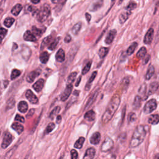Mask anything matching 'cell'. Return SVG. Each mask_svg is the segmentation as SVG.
I'll return each instance as SVG.
<instances>
[{
	"label": "cell",
	"mask_w": 159,
	"mask_h": 159,
	"mask_svg": "<svg viewBox=\"0 0 159 159\" xmlns=\"http://www.w3.org/2000/svg\"><path fill=\"white\" fill-rule=\"evenodd\" d=\"M108 52H109V48L107 47L100 48L98 52V55L100 58H104L107 55Z\"/></svg>",
	"instance_id": "cell-31"
},
{
	"label": "cell",
	"mask_w": 159,
	"mask_h": 159,
	"mask_svg": "<svg viewBox=\"0 0 159 159\" xmlns=\"http://www.w3.org/2000/svg\"><path fill=\"white\" fill-rule=\"evenodd\" d=\"M21 72L20 71H19V70L17 69H14L12 71V73H11V79L12 80H14V79H16V78H17L19 76H20Z\"/></svg>",
	"instance_id": "cell-44"
},
{
	"label": "cell",
	"mask_w": 159,
	"mask_h": 159,
	"mask_svg": "<svg viewBox=\"0 0 159 159\" xmlns=\"http://www.w3.org/2000/svg\"><path fill=\"white\" fill-rule=\"evenodd\" d=\"M98 92H99V90H98V89L96 90V91L92 94V95L89 97V99L88 100V101H87V102H86V106H85V107H84V109H88V108L93 104V103L94 102L95 99H96V98H97V96H98Z\"/></svg>",
	"instance_id": "cell-14"
},
{
	"label": "cell",
	"mask_w": 159,
	"mask_h": 159,
	"mask_svg": "<svg viewBox=\"0 0 159 159\" xmlns=\"http://www.w3.org/2000/svg\"><path fill=\"white\" fill-rule=\"evenodd\" d=\"M61 120V116H60V115H58V116L57 117L56 122H57V124H59V123H60Z\"/></svg>",
	"instance_id": "cell-59"
},
{
	"label": "cell",
	"mask_w": 159,
	"mask_h": 159,
	"mask_svg": "<svg viewBox=\"0 0 159 159\" xmlns=\"http://www.w3.org/2000/svg\"><path fill=\"white\" fill-rule=\"evenodd\" d=\"M81 76H80V77L78 78L77 81H76V83H75V86H78L79 85V83H80V81H81Z\"/></svg>",
	"instance_id": "cell-60"
},
{
	"label": "cell",
	"mask_w": 159,
	"mask_h": 159,
	"mask_svg": "<svg viewBox=\"0 0 159 159\" xmlns=\"http://www.w3.org/2000/svg\"><path fill=\"white\" fill-rule=\"evenodd\" d=\"M84 118L88 121H93L96 118V114L93 110L88 111L85 113Z\"/></svg>",
	"instance_id": "cell-21"
},
{
	"label": "cell",
	"mask_w": 159,
	"mask_h": 159,
	"mask_svg": "<svg viewBox=\"0 0 159 159\" xmlns=\"http://www.w3.org/2000/svg\"><path fill=\"white\" fill-rule=\"evenodd\" d=\"M52 40H53V38H52V35H48L47 37H46L45 38L43 39L42 42V44H41V50H43L44 48L45 47H46L47 45H49L51 42H52Z\"/></svg>",
	"instance_id": "cell-27"
},
{
	"label": "cell",
	"mask_w": 159,
	"mask_h": 159,
	"mask_svg": "<svg viewBox=\"0 0 159 159\" xmlns=\"http://www.w3.org/2000/svg\"><path fill=\"white\" fill-rule=\"evenodd\" d=\"M120 103V97L119 94H115L111 98L106 109L102 116V122L107 123L112 117L114 113L118 109Z\"/></svg>",
	"instance_id": "cell-1"
},
{
	"label": "cell",
	"mask_w": 159,
	"mask_h": 159,
	"mask_svg": "<svg viewBox=\"0 0 159 159\" xmlns=\"http://www.w3.org/2000/svg\"><path fill=\"white\" fill-rule=\"evenodd\" d=\"M146 89H147V86L145 84H143L140 88L139 89V93L141 94L142 96H144L146 93Z\"/></svg>",
	"instance_id": "cell-49"
},
{
	"label": "cell",
	"mask_w": 159,
	"mask_h": 159,
	"mask_svg": "<svg viewBox=\"0 0 159 159\" xmlns=\"http://www.w3.org/2000/svg\"><path fill=\"white\" fill-rule=\"evenodd\" d=\"M22 9V6L20 4H17L12 7L11 10V13L14 16H17L21 11Z\"/></svg>",
	"instance_id": "cell-28"
},
{
	"label": "cell",
	"mask_w": 159,
	"mask_h": 159,
	"mask_svg": "<svg viewBox=\"0 0 159 159\" xmlns=\"http://www.w3.org/2000/svg\"><path fill=\"white\" fill-rule=\"evenodd\" d=\"M77 73L76 72H72L70 73V75L68 76L67 79V83L68 84H71L75 80L76 76Z\"/></svg>",
	"instance_id": "cell-42"
},
{
	"label": "cell",
	"mask_w": 159,
	"mask_h": 159,
	"mask_svg": "<svg viewBox=\"0 0 159 159\" xmlns=\"http://www.w3.org/2000/svg\"><path fill=\"white\" fill-rule=\"evenodd\" d=\"M62 158H63V157H61V158H60V159H62Z\"/></svg>",
	"instance_id": "cell-63"
},
{
	"label": "cell",
	"mask_w": 159,
	"mask_h": 159,
	"mask_svg": "<svg viewBox=\"0 0 159 159\" xmlns=\"http://www.w3.org/2000/svg\"><path fill=\"white\" fill-rule=\"evenodd\" d=\"M131 14V11L129 10H127L125 9L124 11H122L119 17V22L122 24H124L129 17L130 15Z\"/></svg>",
	"instance_id": "cell-12"
},
{
	"label": "cell",
	"mask_w": 159,
	"mask_h": 159,
	"mask_svg": "<svg viewBox=\"0 0 159 159\" xmlns=\"http://www.w3.org/2000/svg\"><path fill=\"white\" fill-rule=\"evenodd\" d=\"M59 39H60L59 37H58V38L54 39V40L51 42V43L48 46V48L49 50H53L57 47V44H58V42H59Z\"/></svg>",
	"instance_id": "cell-40"
},
{
	"label": "cell",
	"mask_w": 159,
	"mask_h": 159,
	"mask_svg": "<svg viewBox=\"0 0 159 159\" xmlns=\"http://www.w3.org/2000/svg\"><path fill=\"white\" fill-rule=\"evenodd\" d=\"M137 7V3L134 1H130L129 3L127 4V6L125 7V9L129 10L131 11V10L134 9Z\"/></svg>",
	"instance_id": "cell-46"
},
{
	"label": "cell",
	"mask_w": 159,
	"mask_h": 159,
	"mask_svg": "<svg viewBox=\"0 0 159 159\" xmlns=\"http://www.w3.org/2000/svg\"><path fill=\"white\" fill-rule=\"evenodd\" d=\"M14 21H15V20L14 18L9 17H7L5 19V20L4 21V24L6 27H10L12 25V24L14 22Z\"/></svg>",
	"instance_id": "cell-38"
},
{
	"label": "cell",
	"mask_w": 159,
	"mask_h": 159,
	"mask_svg": "<svg viewBox=\"0 0 159 159\" xmlns=\"http://www.w3.org/2000/svg\"><path fill=\"white\" fill-rule=\"evenodd\" d=\"M159 86V83L157 81H153L150 83L149 86V89L148 92V96L150 94H152L156 92Z\"/></svg>",
	"instance_id": "cell-20"
},
{
	"label": "cell",
	"mask_w": 159,
	"mask_h": 159,
	"mask_svg": "<svg viewBox=\"0 0 159 159\" xmlns=\"http://www.w3.org/2000/svg\"><path fill=\"white\" fill-rule=\"evenodd\" d=\"M153 34H154V30L152 28H150L148 31L147 32L145 37H144V39H143V42L145 44L149 45L151 43L152 40H153Z\"/></svg>",
	"instance_id": "cell-11"
},
{
	"label": "cell",
	"mask_w": 159,
	"mask_h": 159,
	"mask_svg": "<svg viewBox=\"0 0 159 159\" xmlns=\"http://www.w3.org/2000/svg\"><path fill=\"white\" fill-rule=\"evenodd\" d=\"M11 127L12 129H14L18 134H20L23 130H24V127L22 125L17 123V122H14L12 125Z\"/></svg>",
	"instance_id": "cell-25"
},
{
	"label": "cell",
	"mask_w": 159,
	"mask_h": 159,
	"mask_svg": "<svg viewBox=\"0 0 159 159\" xmlns=\"http://www.w3.org/2000/svg\"><path fill=\"white\" fill-rule=\"evenodd\" d=\"M71 36L70 35H66V37H65V39H64V41L66 42V43H69L70 41H71Z\"/></svg>",
	"instance_id": "cell-55"
},
{
	"label": "cell",
	"mask_w": 159,
	"mask_h": 159,
	"mask_svg": "<svg viewBox=\"0 0 159 159\" xmlns=\"http://www.w3.org/2000/svg\"><path fill=\"white\" fill-rule=\"evenodd\" d=\"M23 38L25 40L29 42H35L37 40L36 37L30 30H27L25 32L23 35Z\"/></svg>",
	"instance_id": "cell-16"
},
{
	"label": "cell",
	"mask_w": 159,
	"mask_h": 159,
	"mask_svg": "<svg viewBox=\"0 0 159 159\" xmlns=\"http://www.w3.org/2000/svg\"><path fill=\"white\" fill-rule=\"evenodd\" d=\"M73 89V86L71 84H67L64 91L63 92V93L61 95L60 99L62 101H66L70 96V95Z\"/></svg>",
	"instance_id": "cell-9"
},
{
	"label": "cell",
	"mask_w": 159,
	"mask_h": 159,
	"mask_svg": "<svg viewBox=\"0 0 159 159\" xmlns=\"http://www.w3.org/2000/svg\"><path fill=\"white\" fill-rule=\"evenodd\" d=\"M137 47V43L135 42H133V43L129 47V48H127V51H126V54H127V55H132V54L134 52V51H135V50L136 49Z\"/></svg>",
	"instance_id": "cell-30"
},
{
	"label": "cell",
	"mask_w": 159,
	"mask_h": 159,
	"mask_svg": "<svg viewBox=\"0 0 159 159\" xmlns=\"http://www.w3.org/2000/svg\"><path fill=\"white\" fill-rule=\"evenodd\" d=\"M25 97L28 99V101L33 104H35L39 102V99L34 94V93L30 89H27L26 91Z\"/></svg>",
	"instance_id": "cell-10"
},
{
	"label": "cell",
	"mask_w": 159,
	"mask_h": 159,
	"mask_svg": "<svg viewBox=\"0 0 159 159\" xmlns=\"http://www.w3.org/2000/svg\"><path fill=\"white\" fill-rule=\"evenodd\" d=\"M55 58L56 60L58 62H63L65 61V52L62 48H60L56 55H55Z\"/></svg>",
	"instance_id": "cell-19"
},
{
	"label": "cell",
	"mask_w": 159,
	"mask_h": 159,
	"mask_svg": "<svg viewBox=\"0 0 159 159\" xmlns=\"http://www.w3.org/2000/svg\"><path fill=\"white\" fill-rule=\"evenodd\" d=\"M15 120H17V121H19V122H22V123H24V122H25V119H24V117H22V116H21L19 115V114H17V115L16 116Z\"/></svg>",
	"instance_id": "cell-53"
},
{
	"label": "cell",
	"mask_w": 159,
	"mask_h": 159,
	"mask_svg": "<svg viewBox=\"0 0 159 159\" xmlns=\"http://www.w3.org/2000/svg\"><path fill=\"white\" fill-rule=\"evenodd\" d=\"M81 28V22H79L76 23L71 29V32L74 35H78Z\"/></svg>",
	"instance_id": "cell-33"
},
{
	"label": "cell",
	"mask_w": 159,
	"mask_h": 159,
	"mask_svg": "<svg viewBox=\"0 0 159 159\" xmlns=\"http://www.w3.org/2000/svg\"><path fill=\"white\" fill-rule=\"evenodd\" d=\"M147 49L145 47H142L140 48V50L137 53V57L139 58H142L146 56Z\"/></svg>",
	"instance_id": "cell-37"
},
{
	"label": "cell",
	"mask_w": 159,
	"mask_h": 159,
	"mask_svg": "<svg viewBox=\"0 0 159 159\" xmlns=\"http://www.w3.org/2000/svg\"><path fill=\"white\" fill-rule=\"evenodd\" d=\"M17 108L20 112L25 113L27 111V109H28L27 103L24 101H21L19 102L17 105Z\"/></svg>",
	"instance_id": "cell-23"
},
{
	"label": "cell",
	"mask_w": 159,
	"mask_h": 159,
	"mask_svg": "<svg viewBox=\"0 0 159 159\" xmlns=\"http://www.w3.org/2000/svg\"><path fill=\"white\" fill-rule=\"evenodd\" d=\"M60 111V106H56L50 113L49 114V118L51 120H53V118L58 114V112Z\"/></svg>",
	"instance_id": "cell-35"
},
{
	"label": "cell",
	"mask_w": 159,
	"mask_h": 159,
	"mask_svg": "<svg viewBox=\"0 0 159 159\" xmlns=\"http://www.w3.org/2000/svg\"><path fill=\"white\" fill-rule=\"evenodd\" d=\"M136 119V116L134 112H130L128 116V120L129 122H132Z\"/></svg>",
	"instance_id": "cell-50"
},
{
	"label": "cell",
	"mask_w": 159,
	"mask_h": 159,
	"mask_svg": "<svg viewBox=\"0 0 159 159\" xmlns=\"http://www.w3.org/2000/svg\"><path fill=\"white\" fill-rule=\"evenodd\" d=\"M71 159H77L78 158V152L75 150H71Z\"/></svg>",
	"instance_id": "cell-52"
},
{
	"label": "cell",
	"mask_w": 159,
	"mask_h": 159,
	"mask_svg": "<svg viewBox=\"0 0 159 159\" xmlns=\"http://www.w3.org/2000/svg\"><path fill=\"white\" fill-rule=\"evenodd\" d=\"M16 148H17V146H14V147L12 148L11 150H9V151L6 154V155L4 156V159H9V158L11 157L12 155V154L14 153V152H15Z\"/></svg>",
	"instance_id": "cell-48"
},
{
	"label": "cell",
	"mask_w": 159,
	"mask_h": 159,
	"mask_svg": "<svg viewBox=\"0 0 159 159\" xmlns=\"http://www.w3.org/2000/svg\"><path fill=\"white\" fill-rule=\"evenodd\" d=\"M85 16H86V19L88 21V22H89L90 20H91V16L89 14V13H86L85 14Z\"/></svg>",
	"instance_id": "cell-58"
},
{
	"label": "cell",
	"mask_w": 159,
	"mask_h": 159,
	"mask_svg": "<svg viewBox=\"0 0 159 159\" xmlns=\"http://www.w3.org/2000/svg\"><path fill=\"white\" fill-rule=\"evenodd\" d=\"M44 83H45V81L42 78H40L39 79V80H37L32 86L33 88L35 89V91L37 92H40L43 87V85H44Z\"/></svg>",
	"instance_id": "cell-17"
},
{
	"label": "cell",
	"mask_w": 159,
	"mask_h": 159,
	"mask_svg": "<svg viewBox=\"0 0 159 159\" xmlns=\"http://www.w3.org/2000/svg\"><path fill=\"white\" fill-rule=\"evenodd\" d=\"M154 72H155V68L153 66H150L148 70H147V72L145 75V80H149L152 76H153V75L154 74Z\"/></svg>",
	"instance_id": "cell-34"
},
{
	"label": "cell",
	"mask_w": 159,
	"mask_h": 159,
	"mask_svg": "<svg viewBox=\"0 0 159 159\" xmlns=\"http://www.w3.org/2000/svg\"><path fill=\"white\" fill-rule=\"evenodd\" d=\"M55 127V124H54V123L51 122V123L48 124V125L47 126V127H46V129H45V130L44 134H48V133L51 132L54 129Z\"/></svg>",
	"instance_id": "cell-45"
},
{
	"label": "cell",
	"mask_w": 159,
	"mask_h": 159,
	"mask_svg": "<svg viewBox=\"0 0 159 159\" xmlns=\"http://www.w3.org/2000/svg\"><path fill=\"white\" fill-rule=\"evenodd\" d=\"M146 133L147 132L143 125H138L133 133L129 146L132 148H134L141 144L145 139Z\"/></svg>",
	"instance_id": "cell-2"
},
{
	"label": "cell",
	"mask_w": 159,
	"mask_h": 159,
	"mask_svg": "<svg viewBox=\"0 0 159 159\" xmlns=\"http://www.w3.org/2000/svg\"><path fill=\"white\" fill-rule=\"evenodd\" d=\"M50 13V6L45 3L42 5L36 15V19L39 22H43L47 20Z\"/></svg>",
	"instance_id": "cell-3"
},
{
	"label": "cell",
	"mask_w": 159,
	"mask_h": 159,
	"mask_svg": "<svg viewBox=\"0 0 159 159\" xmlns=\"http://www.w3.org/2000/svg\"><path fill=\"white\" fill-rule=\"evenodd\" d=\"M150 56L149 55H147V56L145 57L143 60V64L145 65L146 63H147L150 60Z\"/></svg>",
	"instance_id": "cell-54"
},
{
	"label": "cell",
	"mask_w": 159,
	"mask_h": 159,
	"mask_svg": "<svg viewBox=\"0 0 159 159\" xmlns=\"http://www.w3.org/2000/svg\"><path fill=\"white\" fill-rule=\"evenodd\" d=\"M20 53H21V55L22 57V58L27 61L29 60V58L31 56V53H32V52H31V50L30 48L25 45H22L21 46V51H20Z\"/></svg>",
	"instance_id": "cell-7"
},
{
	"label": "cell",
	"mask_w": 159,
	"mask_h": 159,
	"mask_svg": "<svg viewBox=\"0 0 159 159\" xmlns=\"http://www.w3.org/2000/svg\"><path fill=\"white\" fill-rule=\"evenodd\" d=\"M101 134L98 132H96L94 134H93V135L91 136L89 141L93 145H97L99 143L101 140Z\"/></svg>",
	"instance_id": "cell-15"
},
{
	"label": "cell",
	"mask_w": 159,
	"mask_h": 159,
	"mask_svg": "<svg viewBox=\"0 0 159 159\" xmlns=\"http://www.w3.org/2000/svg\"><path fill=\"white\" fill-rule=\"evenodd\" d=\"M85 141V139L83 137H80L76 141V142L74 144V147L76 148H81L82 147H83V145Z\"/></svg>",
	"instance_id": "cell-32"
},
{
	"label": "cell",
	"mask_w": 159,
	"mask_h": 159,
	"mask_svg": "<svg viewBox=\"0 0 159 159\" xmlns=\"http://www.w3.org/2000/svg\"><path fill=\"white\" fill-rule=\"evenodd\" d=\"M96 153V150L94 148L91 147L86 150L83 159H93Z\"/></svg>",
	"instance_id": "cell-18"
},
{
	"label": "cell",
	"mask_w": 159,
	"mask_h": 159,
	"mask_svg": "<svg viewBox=\"0 0 159 159\" xmlns=\"http://www.w3.org/2000/svg\"><path fill=\"white\" fill-rule=\"evenodd\" d=\"M32 32L33 33V34L35 36H37V37H40L41 35L43 33V30H42L41 29L37 28L35 26H33L32 28Z\"/></svg>",
	"instance_id": "cell-39"
},
{
	"label": "cell",
	"mask_w": 159,
	"mask_h": 159,
	"mask_svg": "<svg viewBox=\"0 0 159 159\" xmlns=\"http://www.w3.org/2000/svg\"><path fill=\"white\" fill-rule=\"evenodd\" d=\"M116 34H117V32H116V29H112V30H111L108 32L107 35L106 37V39H105V43H106V44H111V43L112 42V41H113V40H114V37H116Z\"/></svg>",
	"instance_id": "cell-13"
},
{
	"label": "cell",
	"mask_w": 159,
	"mask_h": 159,
	"mask_svg": "<svg viewBox=\"0 0 159 159\" xmlns=\"http://www.w3.org/2000/svg\"><path fill=\"white\" fill-rule=\"evenodd\" d=\"M102 5V1H96V2H94L91 8H90V11H97L98 9H99Z\"/></svg>",
	"instance_id": "cell-36"
},
{
	"label": "cell",
	"mask_w": 159,
	"mask_h": 159,
	"mask_svg": "<svg viewBox=\"0 0 159 159\" xmlns=\"http://www.w3.org/2000/svg\"><path fill=\"white\" fill-rule=\"evenodd\" d=\"M157 107V101L155 99H152L148 101L144 106L143 112L145 114H150L153 112Z\"/></svg>",
	"instance_id": "cell-4"
},
{
	"label": "cell",
	"mask_w": 159,
	"mask_h": 159,
	"mask_svg": "<svg viewBox=\"0 0 159 159\" xmlns=\"http://www.w3.org/2000/svg\"><path fill=\"white\" fill-rule=\"evenodd\" d=\"M25 9L29 12H32L33 11V7L32 6H30L29 4H27V6H25Z\"/></svg>",
	"instance_id": "cell-57"
},
{
	"label": "cell",
	"mask_w": 159,
	"mask_h": 159,
	"mask_svg": "<svg viewBox=\"0 0 159 159\" xmlns=\"http://www.w3.org/2000/svg\"><path fill=\"white\" fill-rule=\"evenodd\" d=\"M148 123L152 125H156L159 123V115L158 114H152L148 117Z\"/></svg>",
	"instance_id": "cell-24"
},
{
	"label": "cell",
	"mask_w": 159,
	"mask_h": 159,
	"mask_svg": "<svg viewBox=\"0 0 159 159\" xmlns=\"http://www.w3.org/2000/svg\"><path fill=\"white\" fill-rule=\"evenodd\" d=\"M42 72V70L40 68H37L31 72H30L27 76V78H26V80L27 81L29 82V83H32L34 81V80L39 76V75Z\"/></svg>",
	"instance_id": "cell-8"
},
{
	"label": "cell",
	"mask_w": 159,
	"mask_h": 159,
	"mask_svg": "<svg viewBox=\"0 0 159 159\" xmlns=\"http://www.w3.org/2000/svg\"><path fill=\"white\" fill-rule=\"evenodd\" d=\"M113 145H114L113 140L110 137H107L104 140L101 145V150L102 152H108L110 150H111V148L113 147Z\"/></svg>",
	"instance_id": "cell-6"
},
{
	"label": "cell",
	"mask_w": 159,
	"mask_h": 159,
	"mask_svg": "<svg viewBox=\"0 0 159 159\" xmlns=\"http://www.w3.org/2000/svg\"><path fill=\"white\" fill-rule=\"evenodd\" d=\"M154 159H159V153H157L155 155Z\"/></svg>",
	"instance_id": "cell-61"
},
{
	"label": "cell",
	"mask_w": 159,
	"mask_h": 159,
	"mask_svg": "<svg viewBox=\"0 0 159 159\" xmlns=\"http://www.w3.org/2000/svg\"><path fill=\"white\" fill-rule=\"evenodd\" d=\"M39 58H40V61L42 63H46L48 61V58H49V54H48V53L47 52H46V51L42 52L40 53V55Z\"/></svg>",
	"instance_id": "cell-29"
},
{
	"label": "cell",
	"mask_w": 159,
	"mask_h": 159,
	"mask_svg": "<svg viewBox=\"0 0 159 159\" xmlns=\"http://www.w3.org/2000/svg\"><path fill=\"white\" fill-rule=\"evenodd\" d=\"M34 112H35V109H30V111H29L28 114H27V117H29V116H30V117L32 116L34 114Z\"/></svg>",
	"instance_id": "cell-56"
},
{
	"label": "cell",
	"mask_w": 159,
	"mask_h": 159,
	"mask_svg": "<svg viewBox=\"0 0 159 159\" xmlns=\"http://www.w3.org/2000/svg\"><path fill=\"white\" fill-rule=\"evenodd\" d=\"M7 30L6 29H5L4 28H3V27L1 28V41L3 40L4 37H5L6 34H7Z\"/></svg>",
	"instance_id": "cell-51"
},
{
	"label": "cell",
	"mask_w": 159,
	"mask_h": 159,
	"mask_svg": "<svg viewBox=\"0 0 159 159\" xmlns=\"http://www.w3.org/2000/svg\"><path fill=\"white\" fill-rule=\"evenodd\" d=\"M97 73H98V72L96 71H95L93 72V73L91 74L89 79L88 80V82H87V83H86V84L85 86V89L86 91H88V90H89L90 89L91 86V83L94 81V78H96V76L97 75Z\"/></svg>",
	"instance_id": "cell-26"
},
{
	"label": "cell",
	"mask_w": 159,
	"mask_h": 159,
	"mask_svg": "<svg viewBox=\"0 0 159 159\" xmlns=\"http://www.w3.org/2000/svg\"><path fill=\"white\" fill-rule=\"evenodd\" d=\"M15 102H16V101L13 98L9 99V100L7 101V104H6V110L12 108L15 105Z\"/></svg>",
	"instance_id": "cell-43"
},
{
	"label": "cell",
	"mask_w": 159,
	"mask_h": 159,
	"mask_svg": "<svg viewBox=\"0 0 159 159\" xmlns=\"http://www.w3.org/2000/svg\"><path fill=\"white\" fill-rule=\"evenodd\" d=\"M129 82H130V81H129V78L125 77V78H124L123 79L121 84H122V86L124 89H125V90H126V89H127V88H128V86H129Z\"/></svg>",
	"instance_id": "cell-47"
},
{
	"label": "cell",
	"mask_w": 159,
	"mask_h": 159,
	"mask_svg": "<svg viewBox=\"0 0 159 159\" xmlns=\"http://www.w3.org/2000/svg\"><path fill=\"white\" fill-rule=\"evenodd\" d=\"M13 137L9 132H5L3 135V139L1 143V147L2 148H6L12 142Z\"/></svg>",
	"instance_id": "cell-5"
},
{
	"label": "cell",
	"mask_w": 159,
	"mask_h": 159,
	"mask_svg": "<svg viewBox=\"0 0 159 159\" xmlns=\"http://www.w3.org/2000/svg\"><path fill=\"white\" fill-rule=\"evenodd\" d=\"M91 64H92V61L89 60L86 64V65L83 67V70H82V74L83 75H85L90 70L91 66Z\"/></svg>",
	"instance_id": "cell-41"
},
{
	"label": "cell",
	"mask_w": 159,
	"mask_h": 159,
	"mask_svg": "<svg viewBox=\"0 0 159 159\" xmlns=\"http://www.w3.org/2000/svg\"><path fill=\"white\" fill-rule=\"evenodd\" d=\"M31 2L34 4H37V3L40 2V1H31Z\"/></svg>",
	"instance_id": "cell-62"
},
{
	"label": "cell",
	"mask_w": 159,
	"mask_h": 159,
	"mask_svg": "<svg viewBox=\"0 0 159 159\" xmlns=\"http://www.w3.org/2000/svg\"><path fill=\"white\" fill-rule=\"evenodd\" d=\"M141 101H142V98L139 95H137L134 100L133 104H132V107L135 110H137L140 108L141 106Z\"/></svg>",
	"instance_id": "cell-22"
}]
</instances>
